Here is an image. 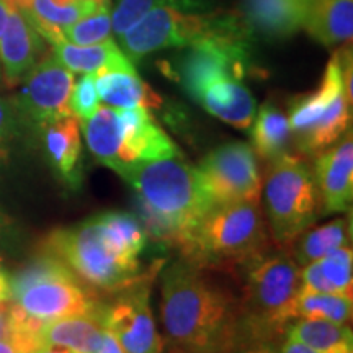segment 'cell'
<instances>
[{"instance_id": "obj_1", "label": "cell", "mask_w": 353, "mask_h": 353, "mask_svg": "<svg viewBox=\"0 0 353 353\" xmlns=\"http://www.w3.org/2000/svg\"><path fill=\"white\" fill-rule=\"evenodd\" d=\"M161 317L182 353H224L244 337L241 301L201 267L180 259L162 273Z\"/></svg>"}, {"instance_id": "obj_2", "label": "cell", "mask_w": 353, "mask_h": 353, "mask_svg": "<svg viewBox=\"0 0 353 353\" xmlns=\"http://www.w3.org/2000/svg\"><path fill=\"white\" fill-rule=\"evenodd\" d=\"M180 250L183 259L201 268H245L270 250L259 203L213 206Z\"/></svg>"}, {"instance_id": "obj_3", "label": "cell", "mask_w": 353, "mask_h": 353, "mask_svg": "<svg viewBox=\"0 0 353 353\" xmlns=\"http://www.w3.org/2000/svg\"><path fill=\"white\" fill-rule=\"evenodd\" d=\"M117 174L131 185L141 201L174 224L179 232V249L213 208L201 188L196 167L179 157L138 162Z\"/></svg>"}, {"instance_id": "obj_4", "label": "cell", "mask_w": 353, "mask_h": 353, "mask_svg": "<svg viewBox=\"0 0 353 353\" xmlns=\"http://www.w3.org/2000/svg\"><path fill=\"white\" fill-rule=\"evenodd\" d=\"M41 252L68 265L92 291L118 293L139 278V260L130 259L108 239L95 216L72 228L54 229L41 242Z\"/></svg>"}, {"instance_id": "obj_5", "label": "cell", "mask_w": 353, "mask_h": 353, "mask_svg": "<svg viewBox=\"0 0 353 353\" xmlns=\"http://www.w3.org/2000/svg\"><path fill=\"white\" fill-rule=\"evenodd\" d=\"M245 293L241 301L244 334L265 342L285 332L293 321V303L301 286V267L285 247L268 250L245 267Z\"/></svg>"}, {"instance_id": "obj_6", "label": "cell", "mask_w": 353, "mask_h": 353, "mask_svg": "<svg viewBox=\"0 0 353 353\" xmlns=\"http://www.w3.org/2000/svg\"><path fill=\"white\" fill-rule=\"evenodd\" d=\"M263 200L276 247L288 249L321 214L322 203L314 172L303 157L290 152L270 162Z\"/></svg>"}, {"instance_id": "obj_7", "label": "cell", "mask_w": 353, "mask_h": 353, "mask_svg": "<svg viewBox=\"0 0 353 353\" xmlns=\"http://www.w3.org/2000/svg\"><path fill=\"white\" fill-rule=\"evenodd\" d=\"M352 103L343 87L339 52L330 57L319 88L312 94L294 99L290 107V130L296 138L298 151L317 156L334 145L348 131Z\"/></svg>"}, {"instance_id": "obj_8", "label": "cell", "mask_w": 353, "mask_h": 353, "mask_svg": "<svg viewBox=\"0 0 353 353\" xmlns=\"http://www.w3.org/2000/svg\"><path fill=\"white\" fill-rule=\"evenodd\" d=\"M223 15L176 3L159 6L121 34V46L132 61L169 48H185L214 32Z\"/></svg>"}, {"instance_id": "obj_9", "label": "cell", "mask_w": 353, "mask_h": 353, "mask_svg": "<svg viewBox=\"0 0 353 353\" xmlns=\"http://www.w3.org/2000/svg\"><path fill=\"white\" fill-rule=\"evenodd\" d=\"M196 172L211 206L260 200L262 172L250 144L234 141L219 145L201 159Z\"/></svg>"}, {"instance_id": "obj_10", "label": "cell", "mask_w": 353, "mask_h": 353, "mask_svg": "<svg viewBox=\"0 0 353 353\" xmlns=\"http://www.w3.org/2000/svg\"><path fill=\"white\" fill-rule=\"evenodd\" d=\"M101 306V324L117 339L125 353H164V341L157 332L151 304V290L144 280L114 293Z\"/></svg>"}, {"instance_id": "obj_11", "label": "cell", "mask_w": 353, "mask_h": 353, "mask_svg": "<svg viewBox=\"0 0 353 353\" xmlns=\"http://www.w3.org/2000/svg\"><path fill=\"white\" fill-rule=\"evenodd\" d=\"M20 82L21 88L13 103L19 118L41 128L44 123L72 113L69 99L76 83L74 72L52 54L43 56Z\"/></svg>"}, {"instance_id": "obj_12", "label": "cell", "mask_w": 353, "mask_h": 353, "mask_svg": "<svg viewBox=\"0 0 353 353\" xmlns=\"http://www.w3.org/2000/svg\"><path fill=\"white\" fill-rule=\"evenodd\" d=\"M10 301L28 316L43 322L68 316L99 314L103 306L95 291L83 285L74 273L39 281Z\"/></svg>"}, {"instance_id": "obj_13", "label": "cell", "mask_w": 353, "mask_h": 353, "mask_svg": "<svg viewBox=\"0 0 353 353\" xmlns=\"http://www.w3.org/2000/svg\"><path fill=\"white\" fill-rule=\"evenodd\" d=\"M121 128V145L114 172L145 161L176 157L180 154L174 141L157 125L148 108H117Z\"/></svg>"}, {"instance_id": "obj_14", "label": "cell", "mask_w": 353, "mask_h": 353, "mask_svg": "<svg viewBox=\"0 0 353 353\" xmlns=\"http://www.w3.org/2000/svg\"><path fill=\"white\" fill-rule=\"evenodd\" d=\"M312 0H241L239 17L250 38H291L306 25Z\"/></svg>"}, {"instance_id": "obj_15", "label": "cell", "mask_w": 353, "mask_h": 353, "mask_svg": "<svg viewBox=\"0 0 353 353\" xmlns=\"http://www.w3.org/2000/svg\"><path fill=\"white\" fill-rule=\"evenodd\" d=\"M314 179L324 214L347 213L353 198V141L352 132L317 154Z\"/></svg>"}, {"instance_id": "obj_16", "label": "cell", "mask_w": 353, "mask_h": 353, "mask_svg": "<svg viewBox=\"0 0 353 353\" xmlns=\"http://www.w3.org/2000/svg\"><path fill=\"white\" fill-rule=\"evenodd\" d=\"M44 41L26 10L10 7L0 38V70L8 85H17L43 57Z\"/></svg>"}, {"instance_id": "obj_17", "label": "cell", "mask_w": 353, "mask_h": 353, "mask_svg": "<svg viewBox=\"0 0 353 353\" xmlns=\"http://www.w3.org/2000/svg\"><path fill=\"white\" fill-rule=\"evenodd\" d=\"M48 162L69 187L82 183V134L72 113L44 123L39 128Z\"/></svg>"}, {"instance_id": "obj_18", "label": "cell", "mask_w": 353, "mask_h": 353, "mask_svg": "<svg viewBox=\"0 0 353 353\" xmlns=\"http://www.w3.org/2000/svg\"><path fill=\"white\" fill-rule=\"evenodd\" d=\"M195 101L206 112L237 130L252 126L257 103L249 87L239 79H221L206 85Z\"/></svg>"}, {"instance_id": "obj_19", "label": "cell", "mask_w": 353, "mask_h": 353, "mask_svg": "<svg viewBox=\"0 0 353 353\" xmlns=\"http://www.w3.org/2000/svg\"><path fill=\"white\" fill-rule=\"evenodd\" d=\"M52 56L70 72L100 74L112 72V70L136 72L130 57L112 39L90 46H77L61 39L52 43Z\"/></svg>"}, {"instance_id": "obj_20", "label": "cell", "mask_w": 353, "mask_h": 353, "mask_svg": "<svg viewBox=\"0 0 353 353\" xmlns=\"http://www.w3.org/2000/svg\"><path fill=\"white\" fill-rule=\"evenodd\" d=\"M101 311L99 314L68 316L44 322L39 330L41 347H63L76 353H97L105 339Z\"/></svg>"}, {"instance_id": "obj_21", "label": "cell", "mask_w": 353, "mask_h": 353, "mask_svg": "<svg viewBox=\"0 0 353 353\" xmlns=\"http://www.w3.org/2000/svg\"><path fill=\"white\" fill-rule=\"evenodd\" d=\"M304 28L324 46L350 41L353 0H312Z\"/></svg>"}, {"instance_id": "obj_22", "label": "cell", "mask_w": 353, "mask_h": 353, "mask_svg": "<svg viewBox=\"0 0 353 353\" xmlns=\"http://www.w3.org/2000/svg\"><path fill=\"white\" fill-rule=\"evenodd\" d=\"M95 87L100 100L114 108H159L162 105L161 97L136 72L112 70L95 74Z\"/></svg>"}, {"instance_id": "obj_23", "label": "cell", "mask_w": 353, "mask_h": 353, "mask_svg": "<svg viewBox=\"0 0 353 353\" xmlns=\"http://www.w3.org/2000/svg\"><path fill=\"white\" fill-rule=\"evenodd\" d=\"M293 339L316 353H353V334L345 324L324 319H294L285 329Z\"/></svg>"}, {"instance_id": "obj_24", "label": "cell", "mask_w": 353, "mask_h": 353, "mask_svg": "<svg viewBox=\"0 0 353 353\" xmlns=\"http://www.w3.org/2000/svg\"><path fill=\"white\" fill-rule=\"evenodd\" d=\"M82 132L87 148L100 164L114 169L121 145V128L118 110L99 107L87 120H82Z\"/></svg>"}, {"instance_id": "obj_25", "label": "cell", "mask_w": 353, "mask_h": 353, "mask_svg": "<svg viewBox=\"0 0 353 353\" xmlns=\"http://www.w3.org/2000/svg\"><path fill=\"white\" fill-rule=\"evenodd\" d=\"M252 125V131H250L252 149L259 157L267 162H273L283 154H288L291 130L288 117L280 108L267 101L259 110Z\"/></svg>"}, {"instance_id": "obj_26", "label": "cell", "mask_w": 353, "mask_h": 353, "mask_svg": "<svg viewBox=\"0 0 353 353\" xmlns=\"http://www.w3.org/2000/svg\"><path fill=\"white\" fill-rule=\"evenodd\" d=\"M350 221L337 218L319 228L306 229L288 249H293V257L298 265H309L317 262L322 257L339 249V247L350 245Z\"/></svg>"}, {"instance_id": "obj_27", "label": "cell", "mask_w": 353, "mask_h": 353, "mask_svg": "<svg viewBox=\"0 0 353 353\" xmlns=\"http://www.w3.org/2000/svg\"><path fill=\"white\" fill-rule=\"evenodd\" d=\"M95 218L120 252L130 259H138L144 252L149 236L139 216L125 211H107Z\"/></svg>"}, {"instance_id": "obj_28", "label": "cell", "mask_w": 353, "mask_h": 353, "mask_svg": "<svg viewBox=\"0 0 353 353\" xmlns=\"http://www.w3.org/2000/svg\"><path fill=\"white\" fill-rule=\"evenodd\" d=\"M352 296L299 290L293 303V321L324 319L347 325V322L352 319Z\"/></svg>"}, {"instance_id": "obj_29", "label": "cell", "mask_w": 353, "mask_h": 353, "mask_svg": "<svg viewBox=\"0 0 353 353\" xmlns=\"http://www.w3.org/2000/svg\"><path fill=\"white\" fill-rule=\"evenodd\" d=\"M65 41L77 46H90V44L103 43L112 37V15L108 6H100L88 13L82 20L63 30Z\"/></svg>"}, {"instance_id": "obj_30", "label": "cell", "mask_w": 353, "mask_h": 353, "mask_svg": "<svg viewBox=\"0 0 353 353\" xmlns=\"http://www.w3.org/2000/svg\"><path fill=\"white\" fill-rule=\"evenodd\" d=\"M167 3L205 10L203 0H117L112 12V30L120 38L128 28H131L136 21L143 19L145 13L159 6H167Z\"/></svg>"}, {"instance_id": "obj_31", "label": "cell", "mask_w": 353, "mask_h": 353, "mask_svg": "<svg viewBox=\"0 0 353 353\" xmlns=\"http://www.w3.org/2000/svg\"><path fill=\"white\" fill-rule=\"evenodd\" d=\"M319 262L321 272L324 275L330 288L335 294H343V296H352L353 286V254L350 245L339 247L332 252L322 257Z\"/></svg>"}, {"instance_id": "obj_32", "label": "cell", "mask_w": 353, "mask_h": 353, "mask_svg": "<svg viewBox=\"0 0 353 353\" xmlns=\"http://www.w3.org/2000/svg\"><path fill=\"white\" fill-rule=\"evenodd\" d=\"M100 107V97L97 94L95 74H83L79 81L74 83L70 92L69 108L77 120H87Z\"/></svg>"}, {"instance_id": "obj_33", "label": "cell", "mask_w": 353, "mask_h": 353, "mask_svg": "<svg viewBox=\"0 0 353 353\" xmlns=\"http://www.w3.org/2000/svg\"><path fill=\"white\" fill-rule=\"evenodd\" d=\"M19 114L10 101L0 97V164L8 159L12 143L19 136Z\"/></svg>"}, {"instance_id": "obj_34", "label": "cell", "mask_w": 353, "mask_h": 353, "mask_svg": "<svg viewBox=\"0 0 353 353\" xmlns=\"http://www.w3.org/2000/svg\"><path fill=\"white\" fill-rule=\"evenodd\" d=\"M275 350L268 345L267 342H259V341H252L250 343H244V345L239 347H232L226 350L224 353H273Z\"/></svg>"}, {"instance_id": "obj_35", "label": "cell", "mask_w": 353, "mask_h": 353, "mask_svg": "<svg viewBox=\"0 0 353 353\" xmlns=\"http://www.w3.org/2000/svg\"><path fill=\"white\" fill-rule=\"evenodd\" d=\"M273 353H316V352H312L311 348L303 345V343L293 341V339L286 337V341L281 343L280 348Z\"/></svg>"}, {"instance_id": "obj_36", "label": "cell", "mask_w": 353, "mask_h": 353, "mask_svg": "<svg viewBox=\"0 0 353 353\" xmlns=\"http://www.w3.org/2000/svg\"><path fill=\"white\" fill-rule=\"evenodd\" d=\"M97 353H125V350H123L120 343L117 342V339H114L113 335L107 330V332H105L103 343H101L100 350Z\"/></svg>"}, {"instance_id": "obj_37", "label": "cell", "mask_w": 353, "mask_h": 353, "mask_svg": "<svg viewBox=\"0 0 353 353\" xmlns=\"http://www.w3.org/2000/svg\"><path fill=\"white\" fill-rule=\"evenodd\" d=\"M8 12H10V6H8L6 0H0V38H2L3 28H6Z\"/></svg>"}, {"instance_id": "obj_38", "label": "cell", "mask_w": 353, "mask_h": 353, "mask_svg": "<svg viewBox=\"0 0 353 353\" xmlns=\"http://www.w3.org/2000/svg\"><path fill=\"white\" fill-rule=\"evenodd\" d=\"M10 7L20 8V10H28L30 6H32L33 0H6Z\"/></svg>"}, {"instance_id": "obj_39", "label": "cell", "mask_w": 353, "mask_h": 353, "mask_svg": "<svg viewBox=\"0 0 353 353\" xmlns=\"http://www.w3.org/2000/svg\"><path fill=\"white\" fill-rule=\"evenodd\" d=\"M34 353H76V352L68 350V348H63V347H41Z\"/></svg>"}, {"instance_id": "obj_40", "label": "cell", "mask_w": 353, "mask_h": 353, "mask_svg": "<svg viewBox=\"0 0 353 353\" xmlns=\"http://www.w3.org/2000/svg\"><path fill=\"white\" fill-rule=\"evenodd\" d=\"M8 228H10V219H8L6 213L0 210V236H2V234H6Z\"/></svg>"}, {"instance_id": "obj_41", "label": "cell", "mask_w": 353, "mask_h": 353, "mask_svg": "<svg viewBox=\"0 0 353 353\" xmlns=\"http://www.w3.org/2000/svg\"><path fill=\"white\" fill-rule=\"evenodd\" d=\"M0 353H19L13 348V345L10 342L7 341H0Z\"/></svg>"}, {"instance_id": "obj_42", "label": "cell", "mask_w": 353, "mask_h": 353, "mask_svg": "<svg viewBox=\"0 0 353 353\" xmlns=\"http://www.w3.org/2000/svg\"><path fill=\"white\" fill-rule=\"evenodd\" d=\"M88 2L99 3V6H110V7H112V0H88Z\"/></svg>"}, {"instance_id": "obj_43", "label": "cell", "mask_w": 353, "mask_h": 353, "mask_svg": "<svg viewBox=\"0 0 353 353\" xmlns=\"http://www.w3.org/2000/svg\"><path fill=\"white\" fill-rule=\"evenodd\" d=\"M170 353H182V352H179V350H174V348H172V352Z\"/></svg>"}, {"instance_id": "obj_44", "label": "cell", "mask_w": 353, "mask_h": 353, "mask_svg": "<svg viewBox=\"0 0 353 353\" xmlns=\"http://www.w3.org/2000/svg\"><path fill=\"white\" fill-rule=\"evenodd\" d=\"M0 270H2V267H0Z\"/></svg>"}, {"instance_id": "obj_45", "label": "cell", "mask_w": 353, "mask_h": 353, "mask_svg": "<svg viewBox=\"0 0 353 353\" xmlns=\"http://www.w3.org/2000/svg\"><path fill=\"white\" fill-rule=\"evenodd\" d=\"M2 303H3V301H2Z\"/></svg>"}]
</instances>
